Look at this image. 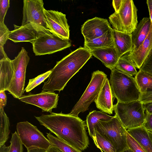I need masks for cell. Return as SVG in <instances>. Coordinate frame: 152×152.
<instances>
[{
  "label": "cell",
  "instance_id": "obj_1",
  "mask_svg": "<svg viewBox=\"0 0 152 152\" xmlns=\"http://www.w3.org/2000/svg\"><path fill=\"white\" fill-rule=\"evenodd\" d=\"M35 117L41 125L66 143L81 151L88 147L86 124L78 117L61 112Z\"/></svg>",
  "mask_w": 152,
  "mask_h": 152
},
{
  "label": "cell",
  "instance_id": "obj_2",
  "mask_svg": "<svg viewBox=\"0 0 152 152\" xmlns=\"http://www.w3.org/2000/svg\"><path fill=\"white\" fill-rule=\"evenodd\" d=\"M92 56L88 50L80 47L57 62L51 70L48 80L44 82L42 91L51 92L62 91L69 80Z\"/></svg>",
  "mask_w": 152,
  "mask_h": 152
},
{
  "label": "cell",
  "instance_id": "obj_3",
  "mask_svg": "<svg viewBox=\"0 0 152 152\" xmlns=\"http://www.w3.org/2000/svg\"><path fill=\"white\" fill-rule=\"evenodd\" d=\"M110 70V83L117 102L127 103L138 100L140 92L134 77L115 68Z\"/></svg>",
  "mask_w": 152,
  "mask_h": 152
},
{
  "label": "cell",
  "instance_id": "obj_4",
  "mask_svg": "<svg viewBox=\"0 0 152 152\" xmlns=\"http://www.w3.org/2000/svg\"><path fill=\"white\" fill-rule=\"evenodd\" d=\"M94 129L112 144L116 152H121L129 148L127 130L115 115L109 120H99L95 125Z\"/></svg>",
  "mask_w": 152,
  "mask_h": 152
},
{
  "label": "cell",
  "instance_id": "obj_5",
  "mask_svg": "<svg viewBox=\"0 0 152 152\" xmlns=\"http://www.w3.org/2000/svg\"><path fill=\"white\" fill-rule=\"evenodd\" d=\"M114 110L126 130L144 125L145 110L143 104L139 100L127 103L117 102L114 105Z\"/></svg>",
  "mask_w": 152,
  "mask_h": 152
},
{
  "label": "cell",
  "instance_id": "obj_6",
  "mask_svg": "<svg viewBox=\"0 0 152 152\" xmlns=\"http://www.w3.org/2000/svg\"><path fill=\"white\" fill-rule=\"evenodd\" d=\"M137 10L132 0H123L121 7L117 12L109 17L113 29L131 34L137 25Z\"/></svg>",
  "mask_w": 152,
  "mask_h": 152
},
{
  "label": "cell",
  "instance_id": "obj_7",
  "mask_svg": "<svg viewBox=\"0 0 152 152\" xmlns=\"http://www.w3.org/2000/svg\"><path fill=\"white\" fill-rule=\"evenodd\" d=\"M107 78L104 72L99 70L94 72L85 91L69 114L78 117L80 113L88 110L90 104L97 99Z\"/></svg>",
  "mask_w": 152,
  "mask_h": 152
},
{
  "label": "cell",
  "instance_id": "obj_8",
  "mask_svg": "<svg viewBox=\"0 0 152 152\" xmlns=\"http://www.w3.org/2000/svg\"><path fill=\"white\" fill-rule=\"evenodd\" d=\"M31 44L36 56L51 54L69 48L71 44L69 39L61 38L48 30L39 31L37 38Z\"/></svg>",
  "mask_w": 152,
  "mask_h": 152
},
{
  "label": "cell",
  "instance_id": "obj_9",
  "mask_svg": "<svg viewBox=\"0 0 152 152\" xmlns=\"http://www.w3.org/2000/svg\"><path fill=\"white\" fill-rule=\"evenodd\" d=\"M29 60L28 53L24 47L22 48L17 56L11 60L14 74L7 91L15 98L18 99L25 91L26 69Z\"/></svg>",
  "mask_w": 152,
  "mask_h": 152
},
{
  "label": "cell",
  "instance_id": "obj_10",
  "mask_svg": "<svg viewBox=\"0 0 152 152\" xmlns=\"http://www.w3.org/2000/svg\"><path fill=\"white\" fill-rule=\"evenodd\" d=\"M16 129L21 142L27 149L37 148L47 150L51 145L48 139L37 126L28 121L17 123Z\"/></svg>",
  "mask_w": 152,
  "mask_h": 152
},
{
  "label": "cell",
  "instance_id": "obj_11",
  "mask_svg": "<svg viewBox=\"0 0 152 152\" xmlns=\"http://www.w3.org/2000/svg\"><path fill=\"white\" fill-rule=\"evenodd\" d=\"M23 16L21 25L31 23L40 30H48L42 0L23 1Z\"/></svg>",
  "mask_w": 152,
  "mask_h": 152
},
{
  "label": "cell",
  "instance_id": "obj_12",
  "mask_svg": "<svg viewBox=\"0 0 152 152\" xmlns=\"http://www.w3.org/2000/svg\"><path fill=\"white\" fill-rule=\"evenodd\" d=\"M48 30L64 39H69V26L66 15L57 11L44 10Z\"/></svg>",
  "mask_w": 152,
  "mask_h": 152
},
{
  "label": "cell",
  "instance_id": "obj_13",
  "mask_svg": "<svg viewBox=\"0 0 152 152\" xmlns=\"http://www.w3.org/2000/svg\"><path fill=\"white\" fill-rule=\"evenodd\" d=\"M59 96L55 92L42 91L39 93H29L23 95L18 99L20 101L41 108L42 112L52 113V110L56 108Z\"/></svg>",
  "mask_w": 152,
  "mask_h": 152
},
{
  "label": "cell",
  "instance_id": "obj_14",
  "mask_svg": "<svg viewBox=\"0 0 152 152\" xmlns=\"http://www.w3.org/2000/svg\"><path fill=\"white\" fill-rule=\"evenodd\" d=\"M111 27L108 20L95 17L86 21L82 26L81 31L87 42L99 37L106 33Z\"/></svg>",
  "mask_w": 152,
  "mask_h": 152
},
{
  "label": "cell",
  "instance_id": "obj_15",
  "mask_svg": "<svg viewBox=\"0 0 152 152\" xmlns=\"http://www.w3.org/2000/svg\"><path fill=\"white\" fill-rule=\"evenodd\" d=\"M128 58L136 68L140 69L143 64L152 55V24L149 34L137 48L127 53Z\"/></svg>",
  "mask_w": 152,
  "mask_h": 152
},
{
  "label": "cell",
  "instance_id": "obj_16",
  "mask_svg": "<svg viewBox=\"0 0 152 152\" xmlns=\"http://www.w3.org/2000/svg\"><path fill=\"white\" fill-rule=\"evenodd\" d=\"M14 29L10 31L9 39L15 43L27 42L32 43L37 38L40 31L31 23L19 26L14 24Z\"/></svg>",
  "mask_w": 152,
  "mask_h": 152
},
{
  "label": "cell",
  "instance_id": "obj_17",
  "mask_svg": "<svg viewBox=\"0 0 152 152\" xmlns=\"http://www.w3.org/2000/svg\"><path fill=\"white\" fill-rule=\"evenodd\" d=\"M111 90L110 82L106 79L94 102L96 107L102 111L110 115L114 111L113 102L115 98Z\"/></svg>",
  "mask_w": 152,
  "mask_h": 152
},
{
  "label": "cell",
  "instance_id": "obj_18",
  "mask_svg": "<svg viewBox=\"0 0 152 152\" xmlns=\"http://www.w3.org/2000/svg\"><path fill=\"white\" fill-rule=\"evenodd\" d=\"M92 54L110 70L114 68L119 57L115 47H105L89 50Z\"/></svg>",
  "mask_w": 152,
  "mask_h": 152
},
{
  "label": "cell",
  "instance_id": "obj_19",
  "mask_svg": "<svg viewBox=\"0 0 152 152\" xmlns=\"http://www.w3.org/2000/svg\"><path fill=\"white\" fill-rule=\"evenodd\" d=\"M151 24L149 17L144 18L140 20L131 34L133 43L131 50L137 48L142 43L149 34Z\"/></svg>",
  "mask_w": 152,
  "mask_h": 152
},
{
  "label": "cell",
  "instance_id": "obj_20",
  "mask_svg": "<svg viewBox=\"0 0 152 152\" xmlns=\"http://www.w3.org/2000/svg\"><path fill=\"white\" fill-rule=\"evenodd\" d=\"M112 32L115 47L119 58L131 50L133 47L131 34L118 31L113 28Z\"/></svg>",
  "mask_w": 152,
  "mask_h": 152
},
{
  "label": "cell",
  "instance_id": "obj_21",
  "mask_svg": "<svg viewBox=\"0 0 152 152\" xmlns=\"http://www.w3.org/2000/svg\"><path fill=\"white\" fill-rule=\"evenodd\" d=\"M14 74L11 60L8 57L0 60V91H7Z\"/></svg>",
  "mask_w": 152,
  "mask_h": 152
},
{
  "label": "cell",
  "instance_id": "obj_22",
  "mask_svg": "<svg viewBox=\"0 0 152 152\" xmlns=\"http://www.w3.org/2000/svg\"><path fill=\"white\" fill-rule=\"evenodd\" d=\"M127 132L139 143L146 152H152V142L147 130L143 126L127 129Z\"/></svg>",
  "mask_w": 152,
  "mask_h": 152
},
{
  "label": "cell",
  "instance_id": "obj_23",
  "mask_svg": "<svg viewBox=\"0 0 152 152\" xmlns=\"http://www.w3.org/2000/svg\"><path fill=\"white\" fill-rule=\"evenodd\" d=\"M112 29L110 27L102 36L88 42H84V47L89 50L96 48L115 47Z\"/></svg>",
  "mask_w": 152,
  "mask_h": 152
},
{
  "label": "cell",
  "instance_id": "obj_24",
  "mask_svg": "<svg viewBox=\"0 0 152 152\" xmlns=\"http://www.w3.org/2000/svg\"><path fill=\"white\" fill-rule=\"evenodd\" d=\"M113 117L102 111L94 110L90 112L87 115L86 121L90 136L92 138L95 132V126L99 120L107 121Z\"/></svg>",
  "mask_w": 152,
  "mask_h": 152
},
{
  "label": "cell",
  "instance_id": "obj_25",
  "mask_svg": "<svg viewBox=\"0 0 152 152\" xmlns=\"http://www.w3.org/2000/svg\"><path fill=\"white\" fill-rule=\"evenodd\" d=\"M9 119L4 109H0V146L5 144L10 133Z\"/></svg>",
  "mask_w": 152,
  "mask_h": 152
},
{
  "label": "cell",
  "instance_id": "obj_26",
  "mask_svg": "<svg viewBox=\"0 0 152 152\" xmlns=\"http://www.w3.org/2000/svg\"><path fill=\"white\" fill-rule=\"evenodd\" d=\"M115 68L132 76L135 75L138 72L136 67L129 60L127 53L119 58Z\"/></svg>",
  "mask_w": 152,
  "mask_h": 152
},
{
  "label": "cell",
  "instance_id": "obj_27",
  "mask_svg": "<svg viewBox=\"0 0 152 152\" xmlns=\"http://www.w3.org/2000/svg\"><path fill=\"white\" fill-rule=\"evenodd\" d=\"M134 78L140 93L145 92L147 89L152 88V77L139 70Z\"/></svg>",
  "mask_w": 152,
  "mask_h": 152
},
{
  "label": "cell",
  "instance_id": "obj_28",
  "mask_svg": "<svg viewBox=\"0 0 152 152\" xmlns=\"http://www.w3.org/2000/svg\"><path fill=\"white\" fill-rule=\"evenodd\" d=\"M47 134V137L51 145L57 148L63 152H82L81 151L52 135L50 132Z\"/></svg>",
  "mask_w": 152,
  "mask_h": 152
},
{
  "label": "cell",
  "instance_id": "obj_29",
  "mask_svg": "<svg viewBox=\"0 0 152 152\" xmlns=\"http://www.w3.org/2000/svg\"><path fill=\"white\" fill-rule=\"evenodd\" d=\"M94 130L95 132L92 139L97 148L104 152H116L112 144L97 131Z\"/></svg>",
  "mask_w": 152,
  "mask_h": 152
},
{
  "label": "cell",
  "instance_id": "obj_30",
  "mask_svg": "<svg viewBox=\"0 0 152 152\" xmlns=\"http://www.w3.org/2000/svg\"><path fill=\"white\" fill-rule=\"evenodd\" d=\"M51 70L38 75L34 78L30 79L27 86L24 89L26 92H28L35 87L44 82L48 77L51 73Z\"/></svg>",
  "mask_w": 152,
  "mask_h": 152
},
{
  "label": "cell",
  "instance_id": "obj_31",
  "mask_svg": "<svg viewBox=\"0 0 152 152\" xmlns=\"http://www.w3.org/2000/svg\"><path fill=\"white\" fill-rule=\"evenodd\" d=\"M10 145L8 152H23V144L21 142L17 132L15 131L12 134Z\"/></svg>",
  "mask_w": 152,
  "mask_h": 152
},
{
  "label": "cell",
  "instance_id": "obj_32",
  "mask_svg": "<svg viewBox=\"0 0 152 152\" xmlns=\"http://www.w3.org/2000/svg\"><path fill=\"white\" fill-rule=\"evenodd\" d=\"M126 137L128 147L134 152H146L139 143L127 132Z\"/></svg>",
  "mask_w": 152,
  "mask_h": 152
},
{
  "label": "cell",
  "instance_id": "obj_33",
  "mask_svg": "<svg viewBox=\"0 0 152 152\" xmlns=\"http://www.w3.org/2000/svg\"><path fill=\"white\" fill-rule=\"evenodd\" d=\"M10 31L4 22H0V48H4V45L9 38Z\"/></svg>",
  "mask_w": 152,
  "mask_h": 152
},
{
  "label": "cell",
  "instance_id": "obj_34",
  "mask_svg": "<svg viewBox=\"0 0 152 152\" xmlns=\"http://www.w3.org/2000/svg\"><path fill=\"white\" fill-rule=\"evenodd\" d=\"M9 0H0V22H4L5 15L10 7Z\"/></svg>",
  "mask_w": 152,
  "mask_h": 152
},
{
  "label": "cell",
  "instance_id": "obj_35",
  "mask_svg": "<svg viewBox=\"0 0 152 152\" xmlns=\"http://www.w3.org/2000/svg\"><path fill=\"white\" fill-rule=\"evenodd\" d=\"M139 70L152 77V55L143 64Z\"/></svg>",
  "mask_w": 152,
  "mask_h": 152
},
{
  "label": "cell",
  "instance_id": "obj_36",
  "mask_svg": "<svg viewBox=\"0 0 152 152\" xmlns=\"http://www.w3.org/2000/svg\"><path fill=\"white\" fill-rule=\"evenodd\" d=\"M142 104L152 102V88H148L143 93H140L139 100Z\"/></svg>",
  "mask_w": 152,
  "mask_h": 152
},
{
  "label": "cell",
  "instance_id": "obj_37",
  "mask_svg": "<svg viewBox=\"0 0 152 152\" xmlns=\"http://www.w3.org/2000/svg\"><path fill=\"white\" fill-rule=\"evenodd\" d=\"M143 126L147 130L152 132V114L145 112Z\"/></svg>",
  "mask_w": 152,
  "mask_h": 152
},
{
  "label": "cell",
  "instance_id": "obj_38",
  "mask_svg": "<svg viewBox=\"0 0 152 152\" xmlns=\"http://www.w3.org/2000/svg\"><path fill=\"white\" fill-rule=\"evenodd\" d=\"M5 91H0V109H4L7 104V98Z\"/></svg>",
  "mask_w": 152,
  "mask_h": 152
},
{
  "label": "cell",
  "instance_id": "obj_39",
  "mask_svg": "<svg viewBox=\"0 0 152 152\" xmlns=\"http://www.w3.org/2000/svg\"><path fill=\"white\" fill-rule=\"evenodd\" d=\"M123 0H113V5L115 10V12H118L121 5Z\"/></svg>",
  "mask_w": 152,
  "mask_h": 152
},
{
  "label": "cell",
  "instance_id": "obj_40",
  "mask_svg": "<svg viewBox=\"0 0 152 152\" xmlns=\"http://www.w3.org/2000/svg\"><path fill=\"white\" fill-rule=\"evenodd\" d=\"M143 106L145 112L152 114V102L145 103Z\"/></svg>",
  "mask_w": 152,
  "mask_h": 152
},
{
  "label": "cell",
  "instance_id": "obj_41",
  "mask_svg": "<svg viewBox=\"0 0 152 152\" xmlns=\"http://www.w3.org/2000/svg\"><path fill=\"white\" fill-rule=\"evenodd\" d=\"M146 3L149 13L150 18L152 24V0H147Z\"/></svg>",
  "mask_w": 152,
  "mask_h": 152
},
{
  "label": "cell",
  "instance_id": "obj_42",
  "mask_svg": "<svg viewBox=\"0 0 152 152\" xmlns=\"http://www.w3.org/2000/svg\"><path fill=\"white\" fill-rule=\"evenodd\" d=\"M27 150V152H47L46 150L37 148H31Z\"/></svg>",
  "mask_w": 152,
  "mask_h": 152
},
{
  "label": "cell",
  "instance_id": "obj_43",
  "mask_svg": "<svg viewBox=\"0 0 152 152\" xmlns=\"http://www.w3.org/2000/svg\"><path fill=\"white\" fill-rule=\"evenodd\" d=\"M47 152H63L57 147L52 145L47 150Z\"/></svg>",
  "mask_w": 152,
  "mask_h": 152
},
{
  "label": "cell",
  "instance_id": "obj_44",
  "mask_svg": "<svg viewBox=\"0 0 152 152\" xmlns=\"http://www.w3.org/2000/svg\"><path fill=\"white\" fill-rule=\"evenodd\" d=\"M9 147V146H7L5 144L0 146V152H8Z\"/></svg>",
  "mask_w": 152,
  "mask_h": 152
},
{
  "label": "cell",
  "instance_id": "obj_45",
  "mask_svg": "<svg viewBox=\"0 0 152 152\" xmlns=\"http://www.w3.org/2000/svg\"><path fill=\"white\" fill-rule=\"evenodd\" d=\"M148 135L152 142V132L147 130Z\"/></svg>",
  "mask_w": 152,
  "mask_h": 152
},
{
  "label": "cell",
  "instance_id": "obj_46",
  "mask_svg": "<svg viewBox=\"0 0 152 152\" xmlns=\"http://www.w3.org/2000/svg\"><path fill=\"white\" fill-rule=\"evenodd\" d=\"M121 152H134L131 149L129 148H128L127 149H126L123 151H122Z\"/></svg>",
  "mask_w": 152,
  "mask_h": 152
}]
</instances>
